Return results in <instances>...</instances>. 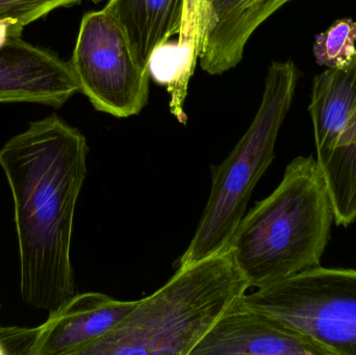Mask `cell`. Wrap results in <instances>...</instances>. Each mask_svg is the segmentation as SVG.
<instances>
[{"instance_id": "obj_9", "label": "cell", "mask_w": 356, "mask_h": 355, "mask_svg": "<svg viewBox=\"0 0 356 355\" xmlns=\"http://www.w3.org/2000/svg\"><path fill=\"white\" fill-rule=\"evenodd\" d=\"M191 355H334L309 336L238 304L223 315Z\"/></svg>"}, {"instance_id": "obj_11", "label": "cell", "mask_w": 356, "mask_h": 355, "mask_svg": "<svg viewBox=\"0 0 356 355\" xmlns=\"http://www.w3.org/2000/svg\"><path fill=\"white\" fill-rule=\"evenodd\" d=\"M184 0H110L104 10L124 31L138 64L148 70L150 56L179 31Z\"/></svg>"}, {"instance_id": "obj_2", "label": "cell", "mask_w": 356, "mask_h": 355, "mask_svg": "<svg viewBox=\"0 0 356 355\" xmlns=\"http://www.w3.org/2000/svg\"><path fill=\"white\" fill-rule=\"evenodd\" d=\"M334 224L317 160L297 156L277 188L245 214L228 248L249 288L261 289L321 266Z\"/></svg>"}, {"instance_id": "obj_16", "label": "cell", "mask_w": 356, "mask_h": 355, "mask_svg": "<svg viewBox=\"0 0 356 355\" xmlns=\"http://www.w3.org/2000/svg\"><path fill=\"white\" fill-rule=\"evenodd\" d=\"M22 31L13 25L6 22H0V47L10 38L21 37Z\"/></svg>"}, {"instance_id": "obj_1", "label": "cell", "mask_w": 356, "mask_h": 355, "mask_svg": "<svg viewBox=\"0 0 356 355\" xmlns=\"http://www.w3.org/2000/svg\"><path fill=\"white\" fill-rule=\"evenodd\" d=\"M88 154L85 135L56 114L29 123L0 148L14 206L21 297L48 314L76 294L71 246Z\"/></svg>"}, {"instance_id": "obj_6", "label": "cell", "mask_w": 356, "mask_h": 355, "mask_svg": "<svg viewBox=\"0 0 356 355\" xmlns=\"http://www.w3.org/2000/svg\"><path fill=\"white\" fill-rule=\"evenodd\" d=\"M69 64L79 91L99 112L129 118L147 104L149 72L138 64L124 31L104 8L81 19Z\"/></svg>"}, {"instance_id": "obj_5", "label": "cell", "mask_w": 356, "mask_h": 355, "mask_svg": "<svg viewBox=\"0 0 356 355\" xmlns=\"http://www.w3.org/2000/svg\"><path fill=\"white\" fill-rule=\"evenodd\" d=\"M238 304L309 336L334 355H356V269L316 267L245 294Z\"/></svg>"}, {"instance_id": "obj_7", "label": "cell", "mask_w": 356, "mask_h": 355, "mask_svg": "<svg viewBox=\"0 0 356 355\" xmlns=\"http://www.w3.org/2000/svg\"><path fill=\"white\" fill-rule=\"evenodd\" d=\"M79 91L69 62L21 39L0 47V104H45L60 108Z\"/></svg>"}, {"instance_id": "obj_4", "label": "cell", "mask_w": 356, "mask_h": 355, "mask_svg": "<svg viewBox=\"0 0 356 355\" xmlns=\"http://www.w3.org/2000/svg\"><path fill=\"white\" fill-rule=\"evenodd\" d=\"M299 70L292 60L272 62L261 104L245 135L220 165H211L207 206L179 266L225 251L251 195L275 158V144L292 106Z\"/></svg>"}, {"instance_id": "obj_13", "label": "cell", "mask_w": 356, "mask_h": 355, "mask_svg": "<svg viewBox=\"0 0 356 355\" xmlns=\"http://www.w3.org/2000/svg\"><path fill=\"white\" fill-rule=\"evenodd\" d=\"M209 23V0H184L177 43L194 62L200 58Z\"/></svg>"}, {"instance_id": "obj_12", "label": "cell", "mask_w": 356, "mask_h": 355, "mask_svg": "<svg viewBox=\"0 0 356 355\" xmlns=\"http://www.w3.org/2000/svg\"><path fill=\"white\" fill-rule=\"evenodd\" d=\"M313 50L316 62L327 69L348 64L356 52L355 21L343 18L332 23L316 35Z\"/></svg>"}, {"instance_id": "obj_15", "label": "cell", "mask_w": 356, "mask_h": 355, "mask_svg": "<svg viewBox=\"0 0 356 355\" xmlns=\"http://www.w3.org/2000/svg\"><path fill=\"white\" fill-rule=\"evenodd\" d=\"M37 327H0V354L31 355Z\"/></svg>"}, {"instance_id": "obj_10", "label": "cell", "mask_w": 356, "mask_h": 355, "mask_svg": "<svg viewBox=\"0 0 356 355\" xmlns=\"http://www.w3.org/2000/svg\"><path fill=\"white\" fill-rule=\"evenodd\" d=\"M293 0H209L211 23L201 51L200 66L222 74L242 60L245 46L274 13Z\"/></svg>"}, {"instance_id": "obj_14", "label": "cell", "mask_w": 356, "mask_h": 355, "mask_svg": "<svg viewBox=\"0 0 356 355\" xmlns=\"http://www.w3.org/2000/svg\"><path fill=\"white\" fill-rule=\"evenodd\" d=\"M81 0H0V22L8 23L23 31L25 26L64 6Z\"/></svg>"}, {"instance_id": "obj_3", "label": "cell", "mask_w": 356, "mask_h": 355, "mask_svg": "<svg viewBox=\"0 0 356 355\" xmlns=\"http://www.w3.org/2000/svg\"><path fill=\"white\" fill-rule=\"evenodd\" d=\"M249 288L229 248L177 272L79 355H191Z\"/></svg>"}, {"instance_id": "obj_17", "label": "cell", "mask_w": 356, "mask_h": 355, "mask_svg": "<svg viewBox=\"0 0 356 355\" xmlns=\"http://www.w3.org/2000/svg\"><path fill=\"white\" fill-rule=\"evenodd\" d=\"M92 1H93V2H99L100 0H92Z\"/></svg>"}, {"instance_id": "obj_8", "label": "cell", "mask_w": 356, "mask_h": 355, "mask_svg": "<svg viewBox=\"0 0 356 355\" xmlns=\"http://www.w3.org/2000/svg\"><path fill=\"white\" fill-rule=\"evenodd\" d=\"M138 304L97 292L76 293L37 327L31 355H79L115 331Z\"/></svg>"}]
</instances>
